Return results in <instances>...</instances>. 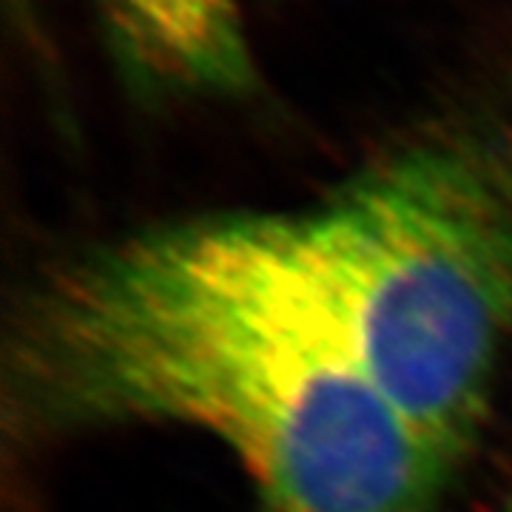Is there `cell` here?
<instances>
[{"instance_id":"obj_1","label":"cell","mask_w":512,"mask_h":512,"mask_svg":"<svg viewBox=\"0 0 512 512\" xmlns=\"http://www.w3.org/2000/svg\"><path fill=\"white\" fill-rule=\"evenodd\" d=\"M6 421L200 427L268 512H439L456 470L370 382L276 217L171 225L49 276L9 336Z\"/></svg>"},{"instance_id":"obj_2","label":"cell","mask_w":512,"mask_h":512,"mask_svg":"<svg viewBox=\"0 0 512 512\" xmlns=\"http://www.w3.org/2000/svg\"><path fill=\"white\" fill-rule=\"evenodd\" d=\"M276 222L370 382L458 464L512 345L504 174L478 151L419 148Z\"/></svg>"},{"instance_id":"obj_3","label":"cell","mask_w":512,"mask_h":512,"mask_svg":"<svg viewBox=\"0 0 512 512\" xmlns=\"http://www.w3.org/2000/svg\"><path fill=\"white\" fill-rule=\"evenodd\" d=\"M131 80L165 94H239L254 55L239 0H94Z\"/></svg>"},{"instance_id":"obj_4","label":"cell","mask_w":512,"mask_h":512,"mask_svg":"<svg viewBox=\"0 0 512 512\" xmlns=\"http://www.w3.org/2000/svg\"><path fill=\"white\" fill-rule=\"evenodd\" d=\"M510 512H512V501H510Z\"/></svg>"}]
</instances>
